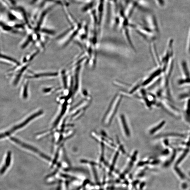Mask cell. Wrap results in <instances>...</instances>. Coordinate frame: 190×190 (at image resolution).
I'll return each mask as SVG.
<instances>
[{
	"instance_id": "cell-1",
	"label": "cell",
	"mask_w": 190,
	"mask_h": 190,
	"mask_svg": "<svg viewBox=\"0 0 190 190\" xmlns=\"http://www.w3.org/2000/svg\"><path fill=\"white\" fill-rule=\"evenodd\" d=\"M123 96L121 94H117L112 99L102 120L104 126H108L111 123L120 106Z\"/></svg>"
},
{
	"instance_id": "cell-2",
	"label": "cell",
	"mask_w": 190,
	"mask_h": 190,
	"mask_svg": "<svg viewBox=\"0 0 190 190\" xmlns=\"http://www.w3.org/2000/svg\"><path fill=\"white\" fill-rule=\"evenodd\" d=\"M182 76L178 79L177 84L180 86L190 85V69L187 61L183 59L180 63Z\"/></svg>"
},
{
	"instance_id": "cell-3",
	"label": "cell",
	"mask_w": 190,
	"mask_h": 190,
	"mask_svg": "<svg viewBox=\"0 0 190 190\" xmlns=\"http://www.w3.org/2000/svg\"><path fill=\"white\" fill-rule=\"evenodd\" d=\"M43 113L42 110H40L39 112L34 113L33 114L30 116V117L28 118L22 123L19 124L18 125L14 126L11 129L8 130L7 131L0 134V139L5 138L10 135L14 132L22 128L29 123L30 121H32L33 119L39 117Z\"/></svg>"
},
{
	"instance_id": "cell-4",
	"label": "cell",
	"mask_w": 190,
	"mask_h": 190,
	"mask_svg": "<svg viewBox=\"0 0 190 190\" xmlns=\"http://www.w3.org/2000/svg\"><path fill=\"white\" fill-rule=\"evenodd\" d=\"M118 119L119 124L124 137L127 139L131 137V130L126 116L122 113L119 115Z\"/></svg>"
},
{
	"instance_id": "cell-5",
	"label": "cell",
	"mask_w": 190,
	"mask_h": 190,
	"mask_svg": "<svg viewBox=\"0 0 190 190\" xmlns=\"http://www.w3.org/2000/svg\"><path fill=\"white\" fill-rule=\"evenodd\" d=\"M92 136L95 140L99 143L103 144L104 145L112 147V148H116V145L110 138L105 132L102 131L100 135L95 132L92 133Z\"/></svg>"
},
{
	"instance_id": "cell-6",
	"label": "cell",
	"mask_w": 190,
	"mask_h": 190,
	"mask_svg": "<svg viewBox=\"0 0 190 190\" xmlns=\"http://www.w3.org/2000/svg\"><path fill=\"white\" fill-rule=\"evenodd\" d=\"M11 140L14 141V142H15L16 144L19 145V146H20L22 147H24V148L28 150H30L33 152L37 153V154H39L41 156V157H42L45 158V159L49 161L51 160V158L49 157H48V156H46V155L44 154V153L39 151V150L37 149L35 147H34L32 146L29 145L27 144L23 143L20 140H18V139L15 137H11Z\"/></svg>"
},
{
	"instance_id": "cell-7",
	"label": "cell",
	"mask_w": 190,
	"mask_h": 190,
	"mask_svg": "<svg viewBox=\"0 0 190 190\" xmlns=\"http://www.w3.org/2000/svg\"><path fill=\"white\" fill-rule=\"evenodd\" d=\"M11 160V153L8 152L4 163L0 167V175H3L6 173L9 169Z\"/></svg>"
},
{
	"instance_id": "cell-8",
	"label": "cell",
	"mask_w": 190,
	"mask_h": 190,
	"mask_svg": "<svg viewBox=\"0 0 190 190\" xmlns=\"http://www.w3.org/2000/svg\"><path fill=\"white\" fill-rule=\"evenodd\" d=\"M166 124L165 121H162L152 126L149 130V134L150 135H154L159 132L163 128Z\"/></svg>"
},
{
	"instance_id": "cell-9",
	"label": "cell",
	"mask_w": 190,
	"mask_h": 190,
	"mask_svg": "<svg viewBox=\"0 0 190 190\" xmlns=\"http://www.w3.org/2000/svg\"><path fill=\"white\" fill-rule=\"evenodd\" d=\"M187 100L184 110V116L185 121L190 126V98Z\"/></svg>"
},
{
	"instance_id": "cell-10",
	"label": "cell",
	"mask_w": 190,
	"mask_h": 190,
	"mask_svg": "<svg viewBox=\"0 0 190 190\" xmlns=\"http://www.w3.org/2000/svg\"><path fill=\"white\" fill-rule=\"evenodd\" d=\"M179 98L181 100L187 98H190V89L184 92L180 95Z\"/></svg>"
},
{
	"instance_id": "cell-11",
	"label": "cell",
	"mask_w": 190,
	"mask_h": 190,
	"mask_svg": "<svg viewBox=\"0 0 190 190\" xmlns=\"http://www.w3.org/2000/svg\"><path fill=\"white\" fill-rule=\"evenodd\" d=\"M58 75L57 73H41L39 74H36L33 76L34 78H38L41 77V76H55Z\"/></svg>"
},
{
	"instance_id": "cell-12",
	"label": "cell",
	"mask_w": 190,
	"mask_h": 190,
	"mask_svg": "<svg viewBox=\"0 0 190 190\" xmlns=\"http://www.w3.org/2000/svg\"><path fill=\"white\" fill-rule=\"evenodd\" d=\"M186 48L187 52L188 54L190 55V29L188 34Z\"/></svg>"
},
{
	"instance_id": "cell-13",
	"label": "cell",
	"mask_w": 190,
	"mask_h": 190,
	"mask_svg": "<svg viewBox=\"0 0 190 190\" xmlns=\"http://www.w3.org/2000/svg\"><path fill=\"white\" fill-rule=\"evenodd\" d=\"M23 97L24 99H26L28 97V85L26 84L24 87L23 94Z\"/></svg>"
},
{
	"instance_id": "cell-14",
	"label": "cell",
	"mask_w": 190,
	"mask_h": 190,
	"mask_svg": "<svg viewBox=\"0 0 190 190\" xmlns=\"http://www.w3.org/2000/svg\"><path fill=\"white\" fill-rule=\"evenodd\" d=\"M43 31L45 33H48L50 34H53L54 33L52 31L48 30H43Z\"/></svg>"
},
{
	"instance_id": "cell-15",
	"label": "cell",
	"mask_w": 190,
	"mask_h": 190,
	"mask_svg": "<svg viewBox=\"0 0 190 190\" xmlns=\"http://www.w3.org/2000/svg\"><path fill=\"white\" fill-rule=\"evenodd\" d=\"M156 1H157V2H159V1H161V0H156Z\"/></svg>"
}]
</instances>
